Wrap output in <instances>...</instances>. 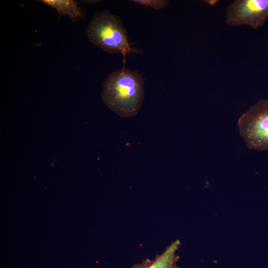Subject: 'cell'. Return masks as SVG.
<instances>
[{
    "mask_svg": "<svg viewBox=\"0 0 268 268\" xmlns=\"http://www.w3.org/2000/svg\"><path fill=\"white\" fill-rule=\"evenodd\" d=\"M131 1L147 7L160 10L166 6L168 0H132Z\"/></svg>",
    "mask_w": 268,
    "mask_h": 268,
    "instance_id": "52a82bcc",
    "label": "cell"
},
{
    "mask_svg": "<svg viewBox=\"0 0 268 268\" xmlns=\"http://www.w3.org/2000/svg\"><path fill=\"white\" fill-rule=\"evenodd\" d=\"M181 242L177 239L173 241L160 254L153 259H147L134 264L131 268H179L178 263L180 257L177 252L180 248Z\"/></svg>",
    "mask_w": 268,
    "mask_h": 268,
    "instance_id": "5b68a950",
    "label": "cell"
},
{
    "mask_svg": "<svg viewBox=\"0 0 268 268\" xmlns=\"http://www.w3.org/2000/svg\"><path fill=\"white\" fill-rule=\"evenodd\" d=\"M89 41L109 53H120L124 65L127 55L137 52L131 47L128 32L121 18L109 10L95 13L86 28Z\"/></svg>",
    "mask_w": 268,
    "mask_h": 268,
    "instance_id": "7a4b0ae2",
    "label": "cell"
},
{
    "mask_svg": "<svg viewBox=\"0 0 268 268\" xmlns=\"http://www.w3.org/2000/svg\"><path fill=\"white\" fill-rule=\"evenodd\" d=\"M144 97V78L138 71L126 68L125 65L110 73L103 84V102L122 118L136 115Z\"/></svg>",
    "mask_w": 268,
    "mask_h": 268,
    "instance_id": "6da1fadb",
    "label": "cell"
},
{
    "mask_svg": "<svg viewBox=\"0 0 268 268\" xmlns=\"http://www.w3.org/2000/svg\"><path fill=\"white\" fill-rule=\"evenodd\" d=\"M54 8L60 15H67L75 21L83 16V10L78 2L74 0H38Z\"/></svg>",
    "mask_w": 268,
    "mask_h": 268,
    "instance_id": "8992f818",
    "label": "cell"
},
{
    "mask_svg": "<svg viewBox=\"0 0 268 268\" xmlns=\"http://www.w3.org/2000/svg\"><path fill=\"white\" fill-rule=\"evenodd\" d=\"M268 19V0H236L226 10V23L232 26L246 25L256 29Z\"/></svg>",
    "mask_w": 268,
    "mask_h": 268,
    "instance_id": "277c9868",
    "label": "cell"
},
{
    "mask_svg": "<svg viewBox=\"0 0 268 268\" xmlns=\"http://www.w3.org/2000/svg\"><path fill=\"white\" fill-rule=\"evenodd\" d=\"M238 126L250 149L268 150V99L259 100L242 114Z\"/></svg>",
    "mask_w": 268,
    "mask_h": 268,
    "instance_id": "3957f363",
    "label": "cell"
}]
</instances>
